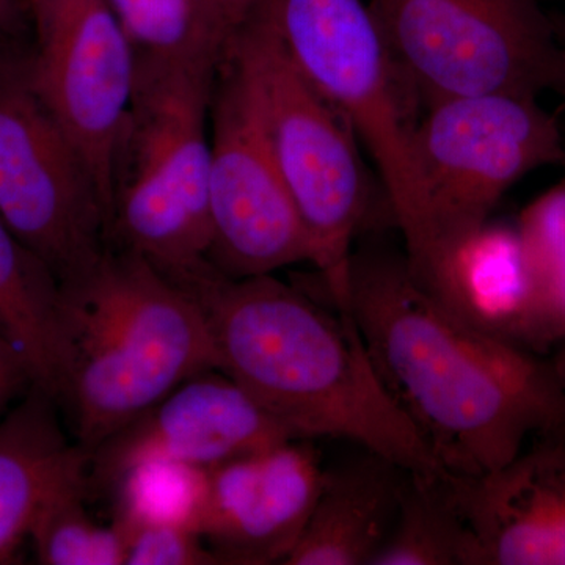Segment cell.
<instances>
[{
    "label": "cell",
    "mask_w": 565,
    "mask_h": 565,
    "mask_svg": "<svg viewBox=\"0 0 565 565\" xmlns=\"http://www.w3.org/2000/svg\"><path fill=\"white\" fill-rule=\"evenodd\" d=\"M446 481L479 565H565V433L533 438L493 473Z\"/></svg>",
    "instance_id": "cell-14"
},
{
    "label": "cell",
    "mask_w": 565,
    "mask_h": 565,
    "mask_svg": "<svg viewBox=\"0 0 565 565\" xmlns=\"http://www.w3.org/2000/svg\"><path fill=\"white\" fill-rule=\"evenodd\" d=\"M277 163L299 214L329 302L349 313V269L364 232L371 191L359 140L294 66L275 28L270 0L230 36Z\"/></svg>",
    "instance_id": "cell-5"
},
{
    "label": "cell",
    "mask_w": 565,
    "mask_h": 565,
    "mask_svg": "<svg viewBox=\"0 0 565 565\" xmlns=\"http://www.w3.org/2000/svg\"><path fill=\"white\" fill-rule=\"evenodd\" d=\"M137 57L185 61L222 55L230 33L212 0H104Z\"/></svg>",
    "instance_id": "cell-20"
},
{
    "label": "cell",
    "mask_w": 565,
    "mask_h": 565,
    "mask_svg": "<svg viewBox=\"0 0 565 565\" xmlns=\"http://www.w3.org/2000/svg\"><path fill=\"white\" fill-rule=\"evenodd\" d=\"M114 525H178L193 531L204 492L206 468L174 462L137 465L114 487Z\"/></svg>",
    "instance_id": "cell-23"
},
{
    "label": "cell",
    "mask_w": 565,
    "mask_h": 565,
    "mask_svg": "<svg viewBox=\"0 0 565 565\" xmlns=\"http://www.w3.org/2000/svg\"><path fill=\"white\" fill-rule=\"evenodd\" d=\"M14 2L21 3V6H24L25 9L29 10V7H31V3L33 2V0H14Z\"/></svg>",
    "instance_id": "cell-29"
},
{
    "label": "cell",
    "mask_w": 565,
    "mask_h": 565,
    "mask_svg": "<svg viewBox=\"0 0 565 565\" xmlns=\"http://www.w3.org/2000/svg\"><path fill=\"white\" fill-rule=\"evenodd\" d=\"M416 278L479 332L541 353L534 278L516 225L486 222Z\"/></svg>",
    "instance_id": "cell-15"
},
{
    "label": "cell",
    "mask_w": 565,
    "mask_h": 565,
    "mask_svg": "<svg viewBox=\"0 0 565 565\" xmlns=\"http://www.w3.org/2000/svg\"><path fill=\"white\" fill-rule=\"evenodd\" d=\"M0 221L62 286L103 258L109 211L98 182L29 73V52L0 50Z\"/></svg>",
    "instance_id": "cell-9"
},
{
    "label": "cell",
    "mask_w": 565,
    "mask_h": 565,
    "mask_svg": "<svg viewBox=\"0 0 565 565\" xmlns=\"http://www.w3.org/2000/svg\"><path fill=\"white\" fill-rule=\"evenodd\" d=\"M373 565H479L475 535L446 473L408 471L392 534Z\"/></svg>",
    "instance_id": "cell-19"
},
{
    "label": "cell",
    "mask_w": 565,
    "mask_h": 565,
    "mask_svg": "<svg viewBox=\"0 0 565 565\" xmlns=\"http://www.w3.org/2000/svg\"><path fill=\"white\" fill-rule=\"evenodd\" d=\"M118 533L125 541V565L223 564L203 537L185 526L140 525L118 530Z\"/></svg>",
    "instance_id": "cell-24"
},
{
    "label": "cell",
    "mask_w": 565,
    "mask_h": 565,
    "mask_svg": "<svg viewBox=\"0 0 565 565\" xmlns=\"http://www.w3.org/2000/svg\"><path fill=\"white\" fill-rule=\"evenodd\" d=\"M14 0H0V50L10 46L9 32L13 20Z\"/></svg>",
    "instance_id": "cell-27"
},
{
    "label": "cell",
    "mask_w": 565,
    "mask_h": 565,
    "mask_svg": "<svg viewBox=\"0 0 565 565\" xmlns=\"http://www.w3.org/2000/svg\"><path fill=\"white\" fill-rule=\"evenodd\" d=\"M62 291L68 377L61 407L88 459L182 382L217 370L202 307L136 253L110 245Z\"/></svg>",
    "instance_id": "cell-3"
},
{
    "label": "cell",
    "mask_w": 565,
    "mask_h": 565,
    "mask_svg": "<svg viewBox=\"0 0 565 565\" xmlns=\"http://www.w3.org/2000/svg\"><path fill=\"white\" fill-rule=\"evenodd\" d=\"M515 225L534 278L539 352L550 356L565 345V174L523 207Z\"/></svg>",
    "instance_id": "cell-21"
},
{
    "label": "cell",
    "mask_w": 565,
    "mask_h": 565,
    "mask_svg": "<svg viewBox=\"0 0 565 565\" xmlns=\"http://www.w3.org/2000/svg\"><path fill=\"white\" fill-rule=\"evenodd\" d=\"M32 385V375L20 353L0 334V423L9 414L11 403Z\"/></svg>",
    "instance_id": "cell-25"
},
{
    "label": "cell",
    "mask_w": 565,
    "mask_h": 565,
    "mask_svg": "<svg viewBox=\"0 0 565 565\" xmlns=\"http://www.w3.org/2000/svg\"><path fill=\"white\" fill-rule=\"evenodd\" d=\"M58 404L32 385L0 423V564L11 563L41 505L88 476V456L62 433Z\"/></svg>",
    "instance_id": "cell-17"
},
{
    "label": "cell",
    "mask_w": 565,
    "mask_h": 565,
    "mask_svg": "<svg viewBox=\"0 0 565 565\" xmlns=\"http://www.w3.org/2000/svg\"><path fill=\"white\" fill-rule=\"evenodd\" d=\"M323 470L302 438L206 468L193 531L223 564H285L313 511Z\"/></svg>",
    "instance_id": "cell-13"
},
{
    "label": "cell",
    "mask_w": 565,
    "mask_h": 565,
    "mask_svg": "<svg viewBox=\"0 0 565 565\" xmlns=\"http://www.w3.org/2000/svg\"><path fill=\"white\" fill-rule=\"evenodd\" d=\"M0 334L28 366L33 385L62 405L68 340L62 282L29 245L0 221Z\"/></svg>",
    "instance_id": "cell-18"
},
{
    "label": "cell",
    "mask_w": 565,
    "mask_h": 565,
    "mask_svg": "<svg viewBox=\"0 0 565 565\" xmlns=\"http://www.w3.org/2000/svg\"><path fill=\"white\" fill-rule=\"evenodd\" d=\"M262 2L263 0H212L232 35L255 13Z\"/></svg>",
    "instance_id": "cell-26"
},
{
    "label": "cell",
    "mask_w": 565,
    "mask_h": 565,
    "mask_svg": "<svg viewBox=\"0 0 565 565\" xmlns=\"http://www.w3.org/2000/svg\"><path fill=\"white\" fill-rule=\"evenodd\" d=\"M88 476L70 482L46 501L29 539L43 565H125L126 546L114 525L102 526L85 508Z\"/></svg>",
    "instance_id": "cell-22"
},
{
    "label": "cell",
    "mask_w": 565,
    "mask_h": 565,
    "mask_svg": "<svg viewBox=\"0 0 565 565\" xmlns=\"http://www.w3.org/2000/svg\"><path fill=\"white\" fill-rule=\"evenodd\" d=\"M418 217L404 252L424 277L452 245L492 217L534 170L565 167V136L537 98L460 96L424 109L412 132Z\"/></svg>",
    "instance_id": "cell-6"
},
{
    "label": "cell",
    "mask_w": 565,
    "mask_h": 565,
    "mask_svg": "<svg viewBox=\"0 0 565 565\" xmlns=\"http://www.w3.org/2000/svg\"><path fill=\"white\" fill-rule=\"evenodd\" d=\"M206 315L217 371L296 438H338L416 473H445L386 393L351 313L273 275L206 267L178 281Z\"/></svg>",
    "instance_id": "cell-2"
},
{
    "label": "cell",
    "mask_w": 565,
    "mask_h": 565,
    "mask_svg": "<svg viewBox=\"0 0 565 565\" xmlns=\"http://www.w3.org/2000/svg\"><path fill=\"white\" fill-rule=\"evenodd\" d=\"M408 471L367 449L326 468L313 511L285 565H373L392 534Z\"/></svg>",
    "instance_id": "cell-16"
},
{
    "label": "cell",
    "mask_w": 565,
    "mask_h": 565,
    "mask_svg": "<svg viewBox=\"0 0 565 565\" xmlns=\"http://www.w3.org/2000/svg\"><path fill=\"white\" fill-rule=\"evenodd\" d=\"M553 90L563 96L565 104V36L559 43V66H557L556 84Z\"/></svg>",
    "instance_id": "cell-28"
},
{
    "label": "cell",
    "mask_w": 565,
    "mask_h": 565,
    "mask_svg": "<svg viewBox=\"0 0 565 565\" xmlns=\"http://www.w3.org/2000/svg\"><path fill=\"white\" fill-rule=\"evenodd\" d=\"M412 104L553 90L559 41L537 0H371Z\"/></svg>",
    "instance_id": "cell-7"
},
{
    "label": "cell",
    "mask_w": 565,
    "mask_h": 565,
    "mask_svg": "<svg viewBox=\"0 0 565 565\" xmlns=\"http://www.w3.org/2000/svg\"><path fill=\"white\" fill-rule=\"evenodd\" d=\"M296 437L228 375H193L107 438L88 460V487L111 492L147 462L211 468Z\"/></svg>",
    "instance_id": "cell-12"
},
{
    "label": "cell",
    "mask_w": 565,
    "mask_h": 565,
    "mask_svg": "<svg viewBox=\"0 0 565 565\" xmlns=\"http://www.w3.org/2000/svg\"><path fill=\"white\" fill-rule=\"evenodd\" d=\"M29 73L40 98L98 182L110 177L137 85L136 47L104 0H33Z\"/></svg>",
    "instance_id": "cell-11"
},
{
    "label": "cell",
    "mask_w": 565,
    "mask_h": 565,
    "mask_svg": "<svg viewBox=\"0 0 565 565\" xmlns=\"http://www.w3.org/2000/svg\"><path fill=\"white\" fill-rule=\"evenodd\" d=\"M222 55L137 57L110 177L109 244L172 281L210 267L211 104Z\"/></svg>",
    "instance_id": "cell-4"
},
{
    "label": "cell",
    "mask_w": 565,
    "mask_h": 565,
    "mask_svg": "<svg viewBox=\"0 0 565 565\" xmlns=\"http://www.w3.org/2000/svg\"><path fill=\"white\" fill-rule=\"evenodd\" d=\"M210 264L228 278L310 263L307 233L277 163L243 66L223 51L211 104Z\"/></svg>",
    "instance_id": "cell-10"
},
{
    "label": "cell",
    "mask_w": 565,
    "mask_h": 565,
    "mask_svg": "<svg viewBox=\"0 0 565 565\" xmlns=\"http://www.w3.org/2000/svg\"><path fill=\"white\" fill-rule=\"evenodd\" d=\"M349 313L386 393L445 473H493L533 438L565 433L553 360L457 318L416 278L404 248L355 245Z\"/></svg>",
    "instance_id": "cell-1"
},
{
    "label": "cell",
    "mask_w": 565,
    "mask_h": 565,
    "mask_svg": "<svg viewBox=\"0 0 565 565\" xmlns=\"http://www.w3.org/2000/svg\"><path fill=\"white\" fill-rule=\"evenodd\" d=\"M270 9L294 66L370 152L393 222L407 243L418 217L414 104L370 6L363 0H270Z\"/></svg>",
    "instance_id": "cell-8"
}]
</instances>
